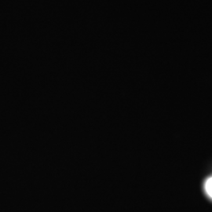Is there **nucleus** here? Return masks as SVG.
Listing matches in <instances>:
<instances>
[{"label": "nucleus", "instance_id": "1", "mask_svg": "<svg viewBox=\"0 0 212 212\" xmlns=\"http://www.w3.org/2000/svg\"><path fill=\"white\" fill-rule=\"evenodd\" d=\"M205 190L209 196L212 198V177L209 178L205 183Z\"/></svg>", "mask_w": 212, "mask_h": 212}]
</instances>
